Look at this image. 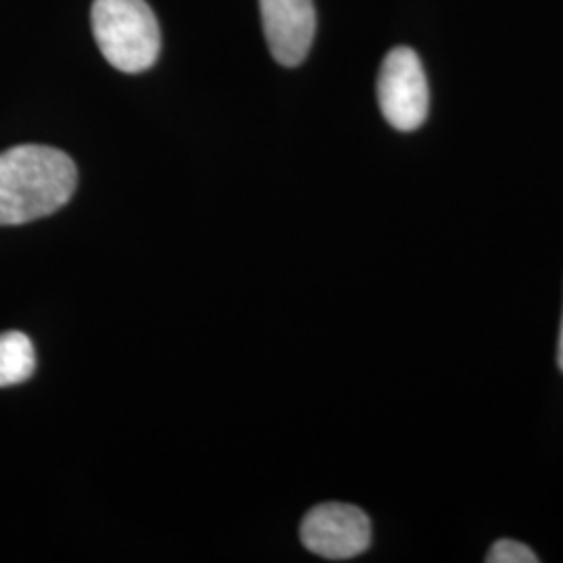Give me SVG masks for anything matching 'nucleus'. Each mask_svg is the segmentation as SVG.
Masks as SVG:
<instances>
[{
    "instance_id": "nucleus-7",
    "label": "nucleus",
    "mask_w": 563,
    "mask_h": 563,
    "mask_svg": "<svg viewBox=\"0 0 563 563\" xmlns=\"http://www.w3.org/2000/svg\"><path fill=\"white\" fill-rule=\"evenodd\" d=\"M488 563H537L539 558L534 555V551L526 544L511 541V539H504L490 547L488 555H486Z\"/></svg>"
},
{
    "instance_id": "nucleus-8",
    "label": "nucleus",
    "mask_w": 563,
    "mask_h": 563,
    "mask_svg": "<svg viewBox=\"0 0 563 563\" xmlns=\"http://www.w3.org/2000/svg\"><path fill=\"white\" fill-rule=\"evenodd\" d=\"M558 362H560V367L563 369V323H562V334H560V353H558Z\"/></svg>"
},
{
    "instance_id": "nucleus-4",
    "label": "nucleus",
    "mask_w": 563,
    "mask_h": 563,
    "mask_svg": "<svg viewBox=\"0 0 563 563\" xmlns=\"http://www.w3.org/2000/svg\"><path fill=\"white\" fill-rule=\"evenodd\" d=\"M301 541L307 551L323 560H351L367 551L372 523L355 505L322 504L305 516Z\"/></svg>"
},
{
    "instance_id": "nucleus-3",
    "label": "nucleus",
    "mask_w": 563,
    "mask_h": 563,
    "mask_svg": "<svg viewBox=\"0 0 563 563\" xmlns=\"http://www.w3.org/2000/svg\"><path fill=\"white\" fill-rule=\"evenodd\" d=\"M378 102L384 120L399 132H413L428 118V80L413 48L397 46L384 57L378 76Z\"/></svg>"
},
{
    "instance_id": "nucleus-5",
    "label": "nucleus",
    "mask_w": 563,
    "mask_h": 563,
    "mask_svg": "<svg viewBox=\"0 0 563 563\" xmlns=\"http://www.w3.org/2000/svg\"><path fill=\"white\" fill-rule=\"evenodd\" d=\"M263 32L272 57L284 67H297L316 38L313 0H260Z\"/></svg>"
},
{
    "instance_id": "nucleus-6",
    "label": "nucleus",
    "mask_w": 563,
    "mask_h": 563,
    "mask_svg": "<svg viewBox=\"0 0 563 563\" xmlns=\"http://www.w3.org/2000/svg\"><path fill=\"white\" fill-rule=\"evenodd\" d=\"M36 369V351L23 332L0 334V388L15 386L32 378Z\"/></svg>"
},
{
    "instance_id": "nucleus-1",
    "label": "nucleus",
    "mask_w": 563,
    "mask_h": 563,
    "mask_svg": "<svg viewBox=\"0 0 563 563\" xmlns=\"http://www.w3.org/2000/svg\"><path fill=\"white\" fill-rule=\"evenodd\" d=\"M78 169L69 155L42 144L0 153V225H21L59 211L74 197Z\"/></svg>"
},
{
    "instance_id": "nucleus-2",
    "label": "nucleus",
    "mask_w": 563,
    "mask_h": 563,
    "mask_svg": "<svg viewBox=\"0 0 563 563\" xmlns=\"http://www.w3.org/2000/svg\"><path fill=\"white\" fill-rule=\"evenodd\" d=\"M92 32L102 57L125 74L155 65L162 51V30L146 0H95Z\"/></svg>"
}]
</instances>
